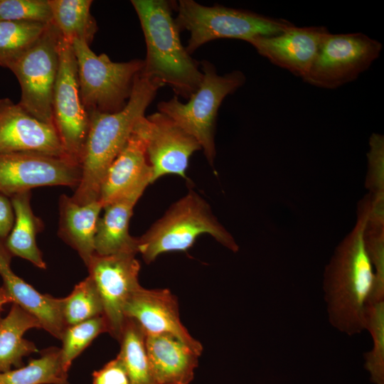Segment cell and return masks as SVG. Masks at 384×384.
Here are the masks:
<instances>
[{
    "label": "cell",
    "instance_id": "cell-3",
    "mask_svg": "<svg viewBox=\"0 0 384 384\" xmlns=\"http://www.w3.org/2000/svg\"><path fill=\"white\" fill-rule=\"evenodd\" d=\"M144 36L146 55L140 74L169 85L188 99L198 88L203 73L180 39L172 16L174 3L166 0H132Z\"/></svg>",
    "mask_w": 384,
    "mask_h": 384
},
{
    "label": "cell",
    "instance_id": "cell-26",
    "mask_svg": "<svg viewBox=\"0 0 384 384\" xmlns=\"http://www.w3.org/2000/svg\"><path fill=\"white\" fill-rule=\"evenodd\" d=\"M0 384H70L61 363L60 349L47 348L26 366L0 373Z\"/></svg>",
    "mask_w": 384,
    "mask_h": 384
},
{
    "label": "cell",
    "instance_id": "cell-31",
    "mask_svg": "<svg viewBox=\"0 0 384 384\" xmlns=\"http://www.w3.org/2000/svg\"><path fill=\"white\" fill-rule=\"evenodd\" d=\"M0 21L48 24L53 18L48 0H0Z\"/></svg>",
    "mask_w": 384,
    "mask_h": 384
},
{
    "label": "cell",
    "instance_id": "cell-14",
    "mask_svg": "<svg viewBox=\"0 0 384 384\" xmlns=\"http://www.w3.org/2000/svg\"><path fill=\"white\" fill-rule=\"evenodd\" d=\"M35 152L67 157L53 124L45 123L9 98L0 99V153ZM68 158V157H67Z\"/></svg>",
    "mask_w": 384,
    "mask_h": 384
},
{
    "label": "cell",
    "instance_id": "cell-11",
    "mask_svg": "<svg viewBox=\"0 0 384 384\" xmlns=\"http://www.w3.org/2000/svg\"><path fill=\"white\" fill-rule=\"evenodd\" d=\"M80 165L67 157L35 152L0 153V193L11 198L33 188H76Z\"/></svg>",
    "mask_w": 384,
    "mask_h": 384
},
{
    "label": "cell",
    "instance_id": "cell-12",
    "mask_svg": "<svg viewBox=\"0 0 384 384\" xmlns=\"http://www.w3.org/2000/svg\"><path fill=\"white\" fill-rule=\"evenodd\" d=\"M142 137L152 176L151 183L166 175L187 179L189 159L201 147L197 140L169 116L156 112L140 119L134 127Z\"/></svg>",
    "mask_w": 384,
    "mask_h": 384
},
{
    "label": "cell",
    "instance_id": "cell-15",
    "mask_svg": "<svg viewBox=\"0 0 384 384\" xmlns=\"http://www.w3.org/2000/svg\"><path fill=\"white\" fill-rule=\"evenodd\" d=\"M329 33L324 26L292 25L279 34L257 36L247 43L272 64L304 80Z\"/></svg>",
    "mask_w": 384,
    "mask_h": 384
},
{
    "label": "cell",
    "instance_id": "cell-25",
    "mask_svg": "<svg viewBox=\"0 0 384 384\" xmlns=\"http://www.w3.org/2000/svg\"><path fill=\"white\" fill-rule=\"evenodd\" d=\"M145 333L139 324L127 318L117 356L123 363L130 384H159L152 370L145 346Z\"/></svg>",
    "mask_w": 384,
    "mask_h": 384
},
{
    "label": "cell",
    "instance_id": "cell-24",
    "mask_svg": "<svg viewBox=\"0 0 384 384\" xmlns=\"http://www.w3.org/2000/svg\"><path fill=\"white\" fill-rule=\"evenodd\" d=\"M53 23L63 39L72 44L82 40L90 44L97 30L90 13L91 0H48Z\"/></svg>",
    "mask_w": 384,
    "mask_h": 384
},
{
    "label": "cell",
    "instance_id": "cell-18",
    "mask_svg": "<svg viewBox=\"0 0 384 384\" xmlns=\"http://www.w3.org/2000/svg\"><path fill=\"white\" fill-rule=\"evenodd\" d=\"M151 167L144 144L134 130L126 144L108 168L102 181L98 201L103 208L120 196L151 183Z\"/></svg>",
    "mask_w": 384,
    "mask_h": 384
},
{
    "label": "cell",
    "instance_id": "cell-30",
    "mask_svg": "<svg viewBox=\"0 0 384 384\" xmlns=\"http://www.w3.org/2000/svg\"><path fill=\"white\" fill-rule=\"evenodd\" d=\"M108 332L102 315L66 327L60 341V359L63 368L68 372L73 361L100 334Z\"/></svg>",
    "mask_w": 384,
    "mask_h": 384
},
{
    "label": "cell",
    "instance_id": "cell-29",
    "mask_svg": "<svg viewBox=\"0 0 384 384\" xmlns=\"http://www.w3.org/2000/svg\"><path fill=\"white\" fill-rule=\"evenodd\" d=\"M366 330L372 337L371 349L363 354L364 368L373 384H384V301L368 304Z\"/></svg>",
    "mask_w": 384,
    "mask_h": 384
},
{
    "label": "cell",
    "instance_id": "cell-10",
    "mask_svg": "<svg viewBox=\"0 0 384 384\" xmlns=\"http://www.w3.org/2000/svg\"><path fill=\"white\" fill-rule=\"evenodd\" d=\"M52 114L66 156L80 164L89 130L90 117L80 95L77 62L72 44L62 36Z\"/></svg>",
    "mask_w": 384,
    "mask_h": 384
},
{
    "label": "cell",
    "instance_id": "cell-1",
    "mask_svg": "<svg viewBox=\"0 0 384 384\" xmlns=\"http://www.w3.org/2000/svg\"><path fill=\"white\" fill-rule=\"evenodd\" d=\"M370 207V198H366L361 203L356 225L336 248L324 273L329 321L350 336L366 330V308L375 280L364 240Z\"/></svg>",
    "mask_w": 384,
    "mask_h": 384
},
{
    "label": "cell",
    "instance_id": "cell-32",
    "mask_svg": "<svg viewBox=\"0 0 384 384\" xmlns=\"http://www.w3.org/2000/svg\"><path fill=\"white\" fill-rule=\"evenodd\" d=\"M383 137L373 134L370 139L368 154L370 169V188L373 192L383 191Z\"/></svg>",
    "mask_w": 384,
    "mask_h": 384
},
{
    "label": "cell",
    "instance_id": "cell-22",
    "mask_svg": "<svg viewBox=\"0 0 384 384\" xmlns=\"http://www.w3.org/2000/svg\"><path fill=\"white\" fill-rule=\"evenodd\" d=\"M31 191L17 193L10 198L14 222L5 240V245L12 257L26 260L38 268L46 269L43 255L36 242V236L43 229L42 220L33 213L31 205Z\"/></svg>",
    "mask_w": 384,
    "mask_h": 384
},
{
    "label": "cell",
    "instance_id": "cell-17",
    "mask_svg": "<svg viewBox=\"0 0 384 384\" xmlns=\"http://www.w3.org/2000/svg\"><path fill=\"white\" fill-rule=\"evenodd\" d=\"M12 255L0 240V276L3 286L16 303L30 312L39 321L41 329L61 340L67 327L63 315V298L38 292L17 276L11 270Z\"/></svg>",
    "mask_w": 384,
    "mask_h": 384
},
{
    "label": "cell",
    "instance_id": "cell-13",
    "mask_svg": "<svg viewBox=\"0 0 384 384\" xmlns=\"http://www.w3.org/2000/svg\"><path fill=\"white\" fill-rule=\"evenodd\" d=\"M133 254L100 255L94 254L87 267L100 295L108 332L119 341L126 317L124 306L141 285L140 264Z\"/></svg>",
    "mask_w": 384,
    "mask_h": 384
},
{
    "label": "cell",
    "instance_id": "cell-7",
    "mask_svg": "<svg viewBox=\"0 0 384 384\" xmlns=\"http://www.w3.org/2000/svg\"><path fill=\"white\" fill-rule=\"evenodd\" d=\"M78 67L80 95L88 112H115L127 104L144 60L112 62L107 55H97L82 40L72 43Z\"/></svg>",
    "mask_w": 384,
    "mask_h": 384
},
{
    "label": "cell",
    "instance_id": "cell-23",
    "mask_svg": "<svg viewBox=\"0 0 384 384\" xmlns=\"http://www.w3.org/2000/svg\"><path fill=\"white\" fill-rule=\"evenodd\" d=\"M41 329L38 319L12 303L9 314L0 319V373L23 366V358L38 351L35 343L23 338L31 329Z\"/></svg>",
    "mask_w": 384,
    "mask_h": 384
},
{
    "label": "cell",
    "instance_id": "cell-8",
    "mask_svg": "<svg viewBox=\"0 0 384 384\" xmlns=\"http://www.w3.org/2000/svg\"><path fill=\"white\" fill-rule=\"evenodd\" d=\"M60 38L58 29L50 23L38 40L8 68L21 86L19 105L35 118L50 124Z\"/></svg>",
    "mask_w": 384,
    "mask_h": 384
},
{
    "label": "cell",
    "instance_id": "cell-20",
    "mask_svg": "<svg viewBox=\"0 0 384 384\" xmlns=\"http://www.w3.org/2000/svg\"><path fill=\"white\" fill-rule=\"evenodd\" d=\"M147 356L159 384H189L198 366L199 354L170 334L146 335Z\"/></svg>",
    "mask_w": 384,
    "mask_h": 384
},
{
    "label": "cell",
    "instance_id": "cell-34",
    "mask_svg": "<svg viewBox=\"0 0 384 384\" xmlns=\"http://www.w3.org/2000/svg\"><path fill=\"white\" fill-rule=\"evenodd\" d=\"M14 222V213L9 197L0 193V240H5Z\"/></svg>",
    "mask_w": 384,
    "mask_h": 384
},
{
    "label": "cell",
    "instance_id": "cell-6",
    "mask_svg": "<svg viewBox=\"0 0 384 384\" xmlns=\"http://www.w3.org/2000/svg\"><path fill=\"white\" fill-rule=\"evenodd\" d=\"M203 78L198 90L186 103L176 95L158 104L159 112L169 116L199 143L208 163L215 158V129L218 110L224 98L245 82L244 74L234 70L219 75L208 61L201 63Z\"/></svg>",
    "mask_w": 384,
    "mask_h": 384
},
{
    "label": "cell",
    "instance_id": "cell-5",
    "mask_svg": "<svg viewBox=\"0 0 384 384\" xmlns=\"http://www.w3.org/2000/svg\"><path fill=\"white\" fill-rule=\"evenodd\" d=\"M176 9V23L181 31L190 33L186 48L190 55L213 40L233 38L247 42L257 36L279 34L294 25L285 19L220 5L206 6L193 0H181Z\"/></svg>",
    "mask_w": 384,
    "mask_h": 384
},
{
    "label": "cell",
    "instance_id": "cell-9",
    "mask_svg": "<svg viewBox=\"0 0 384 384\" xmlns=\"http://www.w3.org/2000/svg\"><path fill=\"white\" fill-rule=\"evenodd\" d=\"M382 49L380 42L362 33L329 32L304 80L320 88L336 89L368 69Z\"/></svg>",
    "mask_w": 384,
    "mask_h": 384
},
{
    "label": "cell",
    "instance_id": "cell-16",
    "mask_svg": "<svg viewBox=\"0 0 384 384\" xmlns=\"http://www.w3.org/2000/svg\"><path fill=\"white\" fill-rule=\"evenodd\" d=\"M124 313L139 324L146 336L170 334L201 354L203 346L182 324L176 297L170 290L140 286L128 299Z\"/></svg>",
    "mask_w": 384,
    "mask_h": 384
},
{
    "label": "cell",
    "instance_id": "cell-2",
    "mask_svg": "<svg viewBox=\"0 0 384 384\" xmlns=\"http://www.w3.org/2000/svg\"><path fill=\"white\" fill-rule=\"evenodd\" d=\"M164 85L160 80L139 73L131 95L121 110L89 113V130L80 162L81 178L71 196L77 203L85 205L98 201L100 186L108 168Z\"/></svg>",
    "mask_w": 384,
    "mask_h": 384
},
{
    "label": "cell",
    "instance_id": "cell-33",
    "mask_svg": "<svg viewBox=\"0 0 384 384\" xmlns=\"http://www.w3.org/2000/svg\"><path fill=\"white\" fill-rule=\"evenodd\" d=\"M93 384H130L125 368L117 357L92 373Z\"/></svg>",
    "mask_w": 384,
    "mask_h": 384
},
{
    "label": "cell",
    "instance_id": "cell-28",
    "mask_svg": "<svg viewBox=\"0 0 384 384\" xmlns=\"http://www.w3.org/2000/svg\"><path fill=\"white\" fill-rule=\"evenodd\" d=\"M102 314L100 295L95 282L89 275L77 284L68 297L63 298V315L67 326Z\"/></svg>",
    "mask_w": 384,
    "mask_h": 384
},
{
    "label": "cell",
    "instance_id": "cell-19",
    "mask_svg": "<svg viewBox=\"0 0 384 384\" xmlns=\"http://www.w3.org/2000/svg\"><path fill=\"white\" fill-rule=\"evenodd\" d=\"M146 187L128 192L106 205L100 217L95 237V253L100 255L138 252L137 238L129 234L133 209Z\"/></svg>",
    "mask_w": 384,
    "mask_h": 384
},
{
    "label": "cell",
    "instance_id": "cell-4",
    "mask_svg": "<svg viewBox=\"0 0 384 384\" xmlns=\"http://www.w3.org/2000/svg\"><path fill=\"white\" fill-rule=\"evenodd\" d=\"M202 234L210 235L233 252L239 250L232 235L213 215L208 203L191 190L137 238L138 252L149 264L162 253L188 250Z\"/></svg>",
    "mask_w": 384,
    "mask_h": 384
},
{
    "label": "cell",
    "instance_id": "cell-27",
    "mask_svg": "<svg viewBox=\"0 0 384 384\" xmlns=\"http://www.w3.org/2000/svg\"><path fill=\"white\" fill-rule=\"evenodd\" d=\"M48 24L0 21V65L8 68L38 40Z\"/></svg>",
    "mask_w": 384,
    "mask_h": 384
},
{
    "label": "cell",
    "instance_id": "cell-35",
    "mask_svg": "<svg viewBox=\"0 0 384 384\" xmlns=\"http://www.w3.org/2000/svg\"><path fill=\"white\" fill-rule=\"evenodd\" d=\"M7 303H13V299L3 285L0 286V319L4 306Z\"/></svg>",
    "mask_w": 384,
    "mask_h": 384
},
{
    "label": "cell",
    "instance_id": "cell-21",
    "mask_svg": "<svg viewBox=\"0 0 384 384\" xmlns=\"http://www.w3.org/2000/svg\"><path fill=\"white\" fill-rule=\"evenodd\" d=\"M102 209L99 201L80 205L66 194L59 197L58 235L78 252L86 266L95 254V237Z\"/></svg>",
    "mask_w": 384,
    "mask_h": 384
}]
</instances>
